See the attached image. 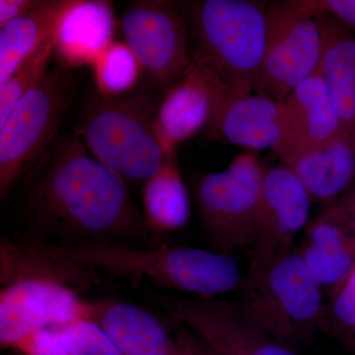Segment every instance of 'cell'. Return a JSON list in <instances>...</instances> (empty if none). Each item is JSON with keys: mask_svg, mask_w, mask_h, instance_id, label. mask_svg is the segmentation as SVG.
<instances>
[{"mask_svg": "<svg viewBox=\"0 0 355 355\" xmlns=\"http://www.w3.org/2000/svg\"><path fill=\"white\" fill-rule=\"evenodd\" d=\"M17 205L32 234L57 244L118 242L146 234L128 184L78 135L60 137L26 173Z\"/></svg>", "mask_w": 355, "mask_h": 355, "instance_id": "1", "label": "cell"}, {"mask_svg": "<svg viewBox=\"0 0 355 355\" xmlns=\"http://www.w3.org/2000/svg\"><path fill=\"white\" fill-rule=\"evenodd\" d=\"M51 244L58 253L99 272L147 277L198 298H219L240 291L245 280L235 259L214 250L169 245L142 249L120 242Z\"/></svg>", "mask_w": 355, "mask_h": 355, "instance_id": "2", "label": "cell"}, {"mask_svg": "<svg viewBox=\"0 0 355 355\" xmlns=\"http://www.w3.org/2000/svg\"><path fill=\"white\" fill-rule=\"evenodd\" d=\"M179 2L193 60L207 65L238 95L256 92L266 43L268 2Z\"/></svg>", "mask_w": 355, "mask_h": 355, "instance_id": "3", "label": "cell"}, {"mask_svg": "<svg viewBox=\"0 0 355 355\" xmlns=\"http://www.w3.org/2000/svg\"><path fill=\"white\" fill-rule=\"evenodd\" d=\"M158 103L146 88L114 97L98 93L84 110L77 135L90 153L125 183L144 186L176 155L159 135Z\"/></svg>", "mask_w": 355, "mask_h": 355, "instance_id": "4", "label": "cell"}, {"mask_svg": "<svg viewBox=\"0 0 355 355\" xmlns=\"http://www.w3.org/2000/svg\"><path fill=\"white\" fill-rule=\"evenodd\" d=\"M237 307L266 335L297 350L323 331L324 296L298 250L245 275Z\"/></svg>", "mask_w": 355, "mask_h": 355, "instance_id": "5", "label": "cell"}, {"mask_svg": "<svg viewBox=\"0 0 355 355\" xmlns=\"http://www.w3.org/2000/svg\"><path fill=\"white\" fill-rule=\"evenodd\" d=\"M71 69L57 64L0 125V200L4 202L53 142L73 101Z\"/></svg>", "mask_w": 355, "mask_h": 355, "instance_id": "6", "label": "cell"}, {"mask_svg": "<svg viewBox=\"0 0 355 355\" xmlns=\"http://www.w3.org/2000/svg\"><path fill=\"white\" fill-rule=\"evenodd\" d=\"M263 172L258 153L247 150L224 171L202 173L196 179L198 219L214 251L230 254L253 246Z\"/></svg>", "mask_w": 355, "mask_h": 355, "instance_id": "7", "label": "cell"}, {"mask_svg": "<svg viewBox=\"0 0 355 355\" xmlns=\"http://www.w3.org/2000/svg\"><path fill=\"white\" fill-rule=\"evenodd\" d=\"M317 0H277L266 9V43L256 92L284 102L321 64Z\"/></svg>", "mask_w": 355, "mask_h": 355, "instance_id": "8", "label": "cell"}, {"mask_svg": "<svg viewBox=\"0 0 355 355\" xmlns=\"http://www.w3.org/2000/svg\"><path fill=\"white\" fill-rule=\"evenodd\" d=\"M125 43L149 85L164 92L193 62L188 30L179 2L137 0L120 19Z\"/></svg>", "mask_w": 355, "mask_h": 355, "instance_id": "9", "label": "cell"}, {"mask_svg": "<svg viewBox=\"0 0 355 355\" xmlns=\"http://www.w3.org/2000/svg\"><path fill=\"white\" fill-rule=\"evenodd\" d=\"M312 200L286 166H266L249 275L263 272L292 251L307 225Z\"/></svg>", "mask_w": 355, "mask_h": 355, "instance_id": "10", "label": "cell"}, {"mask_svg": "<svg viewBox=\"0 0 355 355\" xmlns=\"http://www.w3.org/2000/svg\"><path fill=\"white\" fill-rule=\"evenodd\" d=\"M90 301L67 287L19 280L0 292V345L13 349L26 336L41 329H60L87 320Z\"/></svg>", "mask_w": 355, "mask_h": 355, "instance_id": "11", "label": "cell"}, {"mask_svg": "<svg viewBox=\"0 0 355 355\" xmlns=\"http://www.w3.org/2000/svg\"><path fill=\"white\" fill-rule=\"evenodd\" d=\"M171 312L214 355H297L219 298L175 299Z\"/></svg>", "mask_w": 355, "mask_h": 355, "instance_id": "12", "label": "cell"}, {"mask_svg": "<svg viewBox=\"0 0 355 355\" xmlns=\"http://www.w3.org/2000/svg\"><path fill=\"white\" fill-rule=\"evenodd\" d=\"M231 91L234 92L207 65L193 60L159 100L156 125L166 149L176 153L180 144L205 132L219 103Z\"/></svg>", "mask_w": 355, "mask_h": 355, "instance_id": "13", "label": "cell"}, {"mask_svg": "<svg viewBox=\"0 0 355 355\" xmlns=\"http://www.w3.org/2000/svg\"><path fill=\"white\" fill-rule=\"evenodd\" d=\"M216 141L243 147L247 150L272 149L286 144L288 125L284 102L253 93H227L217 107L205 132Z\"/></svg>", "mask_w": 355, "mask_h": 355, "instance_id": "14", "label": "cell"}, {"mask_svg": "<svg viewBox=\"0 0 355 355\" xmlns=\"http://www.w3.org/2000/svg\"><path fill=\"white\" fill-rule=\"evenodd\" d=\"M0 280L2 286L19 280L53 282L78 293L109 286L101 272L58 253L51 242L33 234L2 240Z\"/></svg>", "mask_w": 355, "mask_h": 355, "instance_id": "15", "label": "cell"}, {"mask_svg": "<svg viewBox=\"0 0 355 355\" xmlns=\"http://www.w3.org/2000/svg\"><path fill=\"white\" fill-rule=\"evenodd\" d=\"M273 153L297 177L312 202L333 205L355 183V140L345 132L322 144L282 147Z\"/></svg>", "mask_w": 355, "mask_h": 355, "instance_id": "16", "label": "cell"}, {"mask_svg": "<svg viewBox=\"0 0 355 355\" xmlns=\"http://www.w3.org/2000/svg\"><path fill=\"white\" fill-rule=\"evenodd\" d=\"M87 320L107 334L121 355H182L181 334L173 336L160 319L139 305L90 301Z\"/></svg>", "mask_w": 355, "mask_h": 355, "instance_id": "17", "label": "cell"}, {"mask_svg": "<svg viewBox=\"0 0 355 355\" xmlns=\"http://www.w3.org/2000/svg\"><path fill=\"white\" fill-rule=\"evenodd\" d=\"M327 302L355 272V233L327 207L305 230L298 249Z\"/></svg>", "mask_w": 355, "mask_h": 355, "instance_id": "18", "label": "cell"}, {"mask_svg": "<svg viewBox=\"0 0 355 355\" xmlns=\"http://www.w3.org/2000/svg\"><path fill=\"white\" fill-rule=\"evenodd\" d=\"M116 18L111 2L72 0L55 30V58L71 69L94 64L113 43Z\"/></svg>", "mask_w": 355, "mask_h": 355, "instance_id": "19", "label": "cell"}, {"mask_svg": "<svg viewBox=\"0 0 355 355\" xmlns=\"http://www.w3.org/2000/svg\"><path fill=\"white\" fill-rule=\"evenodd\" d=\"M318 6L323 37L319 69L340 116L343 132L355 140V33L319 4Z\"/></svg>", "mask_w": 355, "mask_h": 355, "instance_id": "20", "label": "cell"}, {"mask_svg": "<svg viewBox=\"0 0 355 355\" xmlns=\"http://www.w3.org/2000/svg\"><path fill=\"white\" fill-rule=\"evenodd\" d=\"M284 106L288 133L282 147L314 146L343 133L340 116L320 69L291 91Z\"/></svg>", "mask_w": 355, "mask_h": 355, "instance_id": "21", "label": "cell"}, {"mask_svg": "<svg viewBox=\"0 0 355 355\" xmlns=\"http://www.w3.org/2000/svg\"><path fill=\"white\" fill-rule=\"evenodd\" d=\"M71 1L43 0L37 8L0 28V84L55 37L58 22Z\"/></svg>", "mask_w": 355, "mask_h": 355, "instance_id": "22", "label": "cell"}, {"mask_svg": "<svg viewBox=\"0 0 355 355\" xmlns=\"http://www.w3.org/2000/svg\"><path fill=\"white\" fill-rule=\"evenodd\" d=\"M144 220L156 234L175 232L186 227L191 216L190 191L184 184L177 155L142 186Z\"/></svg>", "mask_w": 355, "mask_h": 355, "instance_id": "23", "label": "cell"}, {"mask_svg": "<svg viewBox=\"0 0 355 355\" xmlns=\"http://www.w3.org/2000/svg\"><path fill=\"white\" fill-rule=\"evenodd\" d=\"M97 91L104 96L130 94L137 89L141 67L123 42H113L93 64Z\"/></svg>", "mask_w": 355, "mask_h": 355, "instance_id": "24", "label": "cell"}, {"mask_svg": "<svg viewBox=\"0 0 355 355\" xmlns=\"http://www.w3.org/2000/svg\"><path fill=\"white\" fill-rule=\"evenodd\" d=\"M53 58H55L53 38L26 58L12 76L0 84V125L4 123L21 98L43 78L51 69Z\"/></svg>", "mask_w": 355, "mask_h": 355, "instance_id": "25", "label": "cell"}, {"mask_svg": "<svg viewBox=\"0 0 355 355\" xmlns=\"http://www.w3.org/2000/svg\"><path fill=\"white\" fill-rule=\"evenodd\" d=\"M69 355H121L98 324L78 320L60 329Z\"/></svg>", "mask_w": 355, "mask_h": 355, "instance_id": "26", "label": "cell"}, {"mask_svg": "<svg viewBox=\"0 0 355 355\" xmlns=\"http://www.w3.org/2000/svg\"><path fill=\"white\" fill-rule=\"evenodd\" d=\"M355 330V272L324 310L323 331L342 340Z\"/></svg>", "mask_w": 355, "mask_h": 355, "instance_id": "27", "label": "cell"}, {"mask_svg": "<svg viewBox=\"0 0 355 355\" xmlns=\"http://www.w3.org/2000/svg\"><path fill=\"white\" fill-rule=\"evenodd\" d=\"M13 350L20 355H69L62 333L57 329H41L26 336Z\"/></svg>", "mask_w": 355, "mask_h": 355, "instance_id": "28", "label": "cell"}, {"mask_svg": "<svg viewBox=\"0 0 355 355\" xmlns=\"http://www.w3.org/2000/svg\"><path fill=\"white\" fill-rule=\"evenodd\" d=\"M324 10L328 11L343 24L355 33V0H317Z\"/></svg>", "mask_w": 355, "mask_h": 355, "instance_id": "29", "label": "cell"}, {"mask_svg": "<svg viewBox=\"0 0 355 355\" xmlns=\"http://www.w3.org/2000/svg\"><path fill=\"white\" fill-rule=\"evenodd\" d=\"M43 0H0V28L41 6Z\"/></svg>", "mask_w": 355, "mask_h": 355, "instance_id": "30", "label": "cell"}, {"mask_svg": "<svg viewBox=\"0 0 355 355\" xmlns=\"http://www.w3.org/2000/svg\"><path fill=\"white\" fill-rule=\"evenodd\" d=\"M328 207L347 228L355 233V183L340 200Z\"/></svg>", "mask_w": 355, "mask_h": 355, "instance_id": "31", "label": "cell"}, {"mask_svg": "<svg viewBox=\"0 0 355 355\" xmlns=\"http://www.w3.org/2000/svg\"><path fill=\"white\" fill-rule=\"evenodd\" d=\"M182 355H214L190 330L181 331Z\"/></svg>", "mask_w": 355, "mask_h": 355, "instance_id": "32", "label": "cell"}, {"mask_svg": "<svg viewBox=\"0 0 355 355\" xmlns=\"http://www.w3.org/2000/svg\"><path fill=\"white\" fill-rule=\"evenodd\" d=\"M355 355V354H354Z\"/></svg>", "mask_w": 355, "mask_h": 355, "instance_id": "33", "label": "cell"}]
</instances>
